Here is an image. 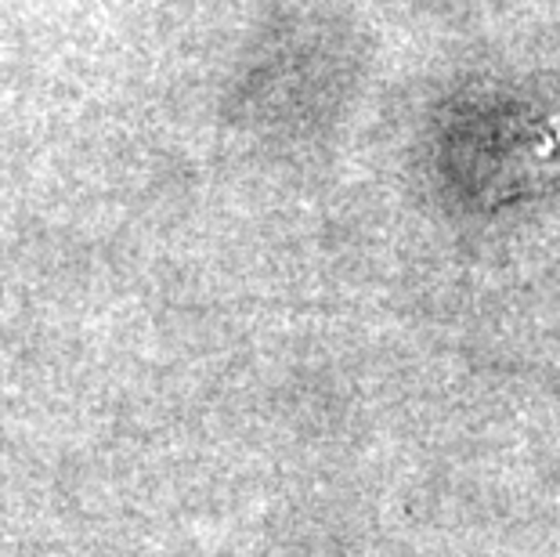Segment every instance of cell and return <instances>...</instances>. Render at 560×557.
Segmentation results:
<instances>
[{"label": "cell", "instance_id": "cell-1", "mask_svg": "<svg viewBox=\"0 0 560 557\" xmlns=\"http://www.w3.org/2000/svg\"><path fill=\"white\" fill-rule=\"evenodd\" d=\"M510 160H514V167L503 171L506 182H514V185H510V193L542 182V177H546V182L557 177L560 174V113L535 130L528 146H521Z\"/></svg>", "mask_w": 560, "mask_h": 557}]
</instances>
